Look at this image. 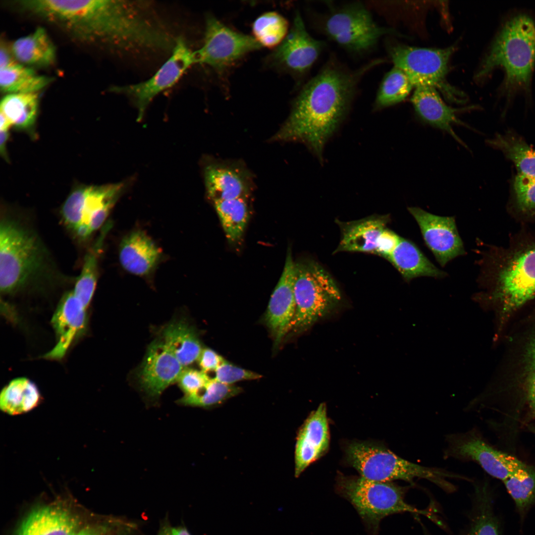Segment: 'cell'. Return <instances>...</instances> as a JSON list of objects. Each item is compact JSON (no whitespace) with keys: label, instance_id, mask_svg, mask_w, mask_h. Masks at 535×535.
<instances>
[{"label":"cell","instance_id":"50","mask_svg":"<svg viewBox=\"0 0 535 535\" xmlns=\"http://www.w3.org/2000/svg\"><path fill=\"white\" fill-rule=\"evenodd\" d=\"M172 535H190L187 530L183 527L171 528Z\"/></svg>","mask_w":535,"mask_h":535},{"label":"cell","instance_id":"41","mask_svg":"<svg viewBox=\"0 0 535 535\" xmlns=\"http://www.w3.org/2000/svg\"><path fill=\"white\" fill-rule=\"evenodd\" d=\"M211 379L207 373L193 369H184L177 382L183 392L184 397H189L199 393Z\"/></svg>","mask_w":535,"mask_h":535},{"label":"cell","instance_id":"14","mask_svg":"<svg viewBox=\"0 0 535 535\" xmlns=\"http://www.w3.org/2000/svg\"><path fill=\"white\" fill-rule=\"evenodd\" d=\"M494 295L508 315L535 296V245L513 257L496 277Z\"/></svg>","mask_w":535,"mask_h":535},{"label":"cell","instance_id":"43","mask_svg":"<svg viewBox=\"0 0 535 535\" xmlns=\"http://www.w3.org/2000/svg\"><path fill=\"white\" fill-rule=\"evenodd\" d=\"M401 238L393 231L385 228L377 238L375 254L388 260L399 244Z\"/></svg>","mask_w":535,"mask_h":535},{"label":"cell","instance_id":"47","mask_svg":"<svg viewBox=\"0 0 535 535\" xmlns=\"http://www.w3.org/2000/svg\"><path fill=\"white\" fill-rule=\"evenodd\" d=\"M526 361L529 371L535 369V335L528 344L526 352Z\"/></svg>","mask_w":535,"mask_h":535},{"label":"cell","instance_id":"2","mask_svg":"<svg viewBox=\"0 0 535 535\" xmlns=\"http://www.w3.org/2000/svg\"><path fill=\"white\" fill-rule=\"evenodd\" d=\"M535 67V19L514 12L503 20L481 63L477 77L482 79L497 68L504 77L499 92L509 104L518 95L532 96Z\"/></svg>","mask_w":535,"mask_h":535},{"label":"cell","instance_id":"39","mask_svg":"<svg viewBox=\"0 0 535 535\" xmlns=\"http://www.w3.org/2000/svg\"><path fill=\"white\" fill-rule=\"evenodd\" d=\"M241 391L239 387L223 383L214 378L199 393L192 396H182L177 400V403L186 406L210 408L221 404Z\"/></svg>","mask_w":535,"mask_h":535},{"label":"cell","instance_id":"5","mask_svg":"<svg viewBox=\"0 0 535 535\" xmlns=\"http://www.w3.org/2000/svg\"><path fill=\"white\" fill-rule=\"evenodd\" d=\"M347 460L366 479L382 482L402 480L414 484L415 479L432 482L448 492L454 485L448 479L458 474L445 469L420 465L404 459L386 447L365 442H353L346 449Z\"/></svg>","mask_w":535,"mask_h":535},{"label":"cell","instance_id":"36","mask_svg":"<svg viewBox=\"0 0 535 535\" xmlns=\"http://www.w3.org/2000/svg\"><path fill=\"white\" fill-rule=\"evenodd\" d=\"M414 86L407 74L394 66L384 76L374 102V108L381 109L405 100Z\"/></svg>","mask_w":535,"mask_h":535},{"label":"cell","instance_id":"17","mask_svg":"<svg viewBox=\"0 0 535 535\" xmlns=\"http://www.w3.org/2000/svg\"><path fill=\"white\" fill-rule=\"evenodd\" d=\"M82 527L77 512L63 502H54L32 508L13 535H75Z\"/></svg>","mask_w":535,"mask_h":535},{"label":"cell","instance_id":"29","mask_svg":"<svg viewBox=\"0 0 535 535\" xmlns=\"http://www.w3.org/2000/svg\"><path fill=\"white\" fill-rule=\"evenodd\" d=\"M41 400L36 385L27 378L18 377L10 381L1 391L0 408L9 415H18L31 411Z\"/></svg>","mask_w":535,"mask_h":535},{"label":"cell","instance_id":"45","mask_svg":"<svg viewBox=\"0 0 535 535\" xmlns=\"http://www.w3.org/2000/svg\"><path fill=\"white\" fill-rule=\"evenodd\" d=\"M527 382V398L530 411L535 417V369L529 371Z\"/></svg>","mask_w":535,"mask_h":535},{"label":"cell","instance_id":"48","mask_svg":"<svg viewBox=\"0 0 535 535\" xmlns=\"http://www.w3.org/2000/svg\"><path fill=\"white\" fill-rule=\"evenodd\" d=\"M0 154L3 156L4 159L7 160V155L6 150V144L7 143L8 138V129H2L0 130Z\"/></svg>","mask_w":535,"mask_h":535},{"label":"cell","instance_id":"33","mask_svg":"<svg viewBox=\"0 0 535 535\" xmlns=\"http://www.w3.org/2000/svg\"><path fill=\"white\" fill-rule=\"evenodd\" d=\"M215 210L228 241L238 243L241 239L249 219L245 198L213 202Z\"/></svg>","mask_w":535,"mask_h":535},{"label":"cell","instance_id":"6","mask_svg":"<svg viewBox=\"0 0 535 535\" xmlns=\"http://www.w3.org/2000/svg\"><path fill=\"white\" fill-rule=\"evenodd\" d=\"M412 486L341 476L336 487L337 492L356 509L369 533L376 535L381 520L391 514L410 512L434 519L428 511L419 510L405 501V494Z\"/></svg>","mask_w":535,"mask_h":535},{"label":"cell","instance_id":"52","mask_svg":"<svg viewBox=\"0 0 535 535\" xmlns=\"http://www.w3.org/2000/svg\"><path fill=\"white\" fill-rule=\"evenodd\" d=\"M530 428L533 432H535V427H532Z\"/></svg>","mask_w":535,"mask_h":535},{"label":"cell","instance_id":"12","mask_svg":"<svg viewBox=\"0 0 535 535\" xmlns=\"http://www.w3.org/2000/svg\"><path fill=\"white\" fill-rule=\"evenodd\" d=\"M261 47L254 38L234 31L209 15L206 20L203 44L195 53L197 63L220 70Z\"/></svg>","mask_w":535,"mask_h":535},{"label":"cell","instance_id":"18","mask_svg":"<svg viewBox=\"0 0 535 535\" xmlns=\"http://www.w3.org/2000/svg\"><path fill=\"white\" fill-rule=\"evenodd\" d=\"M295 266L290 249H288L283 271L270 297L265 315V321L276 347L290 329L295 313Z\"/></svg>","mask_w":535,"mask_h":535},{"label":"cell","instance_id":"21","mask_svg":"<svg viewBox=\"0 0 535 535\" xmlns=\"http://www.w3.org/2000/svg\"><path fill=\"white\" fill-rule=\"evenodd\" d=\"M86 309L72 290L64 295L52 319L57 341L45 358L58 360L65 356L73 341L86 329Z\"/></svg>","mask_w":535,"mask_h":535},{"label":"cell","instance_id":"31","mask_svg":"<svg viewBox=\"0 0 535 535\" xmlns=\"http://www.w3.org/2000/svg\"><path fill=\"white\" fill-rule=\"evenodd\" d=\"M487 143L501 151L515 164L518 174L535 176V150L515 132L497 134Z\"/></svg>","mask_w":535,"mask_h":535},{"label":"cell","instance_id":"9","mask_svg":"<svg viewBox=\"0 0 535 535\" xmlns=\"http://www.w3.org/2000/svg\"><path fill=\"white\" fill-rule=\"evenodd\" d=\"M326 35L345 49L355 53L374 48L383 35L396 33L378 25L362 4L345 5L331 12L323 24Z\"/></svg>","mask_w":535,"mask_h":535},{"label":"cell","instance_id":"19","mask_svg":"<svg viewBox=\"0 0 535 535\" xmlns=\"http://www.w3.org/2000/svg\"><path fill=\"white\" fill-rule=\"evenodd\" d=\"M324 43L313 38L308 32L298 12L291 29L272 54L274 61L286 69L298 74L309 70L318 59Z\"/></svg>","mask_w":535,"mask_h":535},{"label":"cell","instance_id":"10","mask_svg":"<svg viewBox=\"0 0 535 535\" xmlns=\"http://www.w3.org/2000/svg\"><path fill=\"white\" fill-rule=\"evenodd\" d=\"M445 459L474 462L489 475L502 481L529 466L493 447L476 428L448 434L445 436Z\"/></svg>","mask_w":535,"mask_h":535},{"label":"cell","instance_id":"46","mask_svg":"<svg viewBox=\"0 0 535 535\" xmlns=\"http://www.w3.org/2000/svg\"><path fill=\"white\" fill-rule=\"evenodd\" d=\"M107 528L101 525H88L82 526L75 535H107Z\"/></svg>","mask_w":535,"mask_h":535},{"label":"cell","instance_id":"11","mask_svg":"<svg viewBox=\"0 0 535 535\" xmlns=\"http://www.w3.org/2000/svg\"><path fill=\"white\" fill-rule=\"evenodd\" d=\"M195 63V52L189 48L182 37H179L169 58L151 78L138 83L115 86L112 91L131 100L137 109L138 119L140 120L154 99L174 85Z\"/></svg>","mask_w":535,"mask_h":535},{"label":"cell","instance_id":"1","mask_svg":"<svg viewBox=\"0 0 535 535\" xmlns=\"http://www.w3.org/2000/svg\"><path fill=\"white\" fill-rule=\"evenodd\" d=\"M380 62L375 60L353 72L326 64L302 88L272 139L304 143L321 161L324 147L346 114L359 80Z\"/></svg>","mask_w":535,"mask_h":535},{"label":"cell","instance_id":"49","mask_svg":"<svg viewBox=\"0 0 535 535\" xmlns=\"http://www.w3.org/2000/svg\"><path fill=\"white\" fill-rule=\"evenodd\" d=\"M8 51L4 47L0 46V68L3 67L14 61Z\"/></svg>","mask_w":535,"mask_h":535},{"label":"cell","instance_id":"35","mask_svg":"<svg viewBox=\"0 0 535 535\" xmlns=\"http://www.w3.org/2000/svg\"><path fill=\"white\" fill-rule=\"evenodd\" d=\"M107 227L102 231L101 235L86 253L81 271L76 278L72 291L85 308L90 305L97 282L98 261L103 245V240Z\"/></svg>","mask_w":535,"mask_h":535},{"label":"cell","instance_id":"8","mask_svg":"<svg viewBox=\"0 0 535 535\" xmlns=\"http://www.w3.org/2000/svg\"><path fill=\"white\" fill-rule=\"evenodd\" d=\"M125 186L117 183L76 188L61 209L64 225L78 239L86 240L103 226Z\"/></svg>","mask_w":535,"mask_h":535},{"label":"cell","instance_id":"16","mask_svg":"<svg viewBox=\"0 0 535 535\" xmlns=\"http://www.w3.org/2000/svg\"><path fill=\"white\" fill-rule=\"evenodd\" d=\"M408 210L416 220L425 243L441 266L465 254L454 217L435 215L419 207H409Z\"/></svg>","mask_w":535,"mask_h":535},{"label":"cell","instance_id":"24","mask_svg":"<svg viewBox=\"0 0 535 535\" xmlns=\"http://www.w3.org/2000/svg\"><path fill=\"white\" fill-rule=\"evenodd\" d=\"M161 252L152 239L144 231L137 230L122 240L119 248V260L122 268L138 276L149 274L158 264Z\"/></svg>","mask_w":535,"mask_h":535},{"label":"cell","instance_id":"13","mask_svg":"<svg viewBox=\"0 0 535 535\" xmlns=\"http://www.w3.org/2000/svg\"><path fill=\"white\" fill-rule=\"evenodd\" d=\"M454 47L431 49L395 44L388 48L394 66L404 71L414 87L428 85L440 86L448 72Z\"/></svg>","mask_w":535,"mask_h":535},{"label":"cell","instance_id":"20","mask_svg":"<svg viewBox=\"0 0 535 535\" xmlns=\"http://www.w3.org/2000/svg\"><path fill=\"white\" fill-rule=\"evenodd\" d=\"M329 431L324 403L311 413L300 428L295 450V476L299 477L312 463L327 452Z\"/></svg>","mask_w":535,"mask_h":535},{"label":"cell","instance_id":"7","mask_svg":"<svg viewBox=\"0 0 535 535\" xmlns=\"http://www.w3.org/2000/svg\"><path fill=\"white\" fill-rule=\"evenodd\" d=\"M296 310L290 329L302 331L323 317L341 299L340 292L328 273L317 262H295Z\"/></svg>","mask_w":535,"mask_h":535},{"label":"cell","instance_id":"38","mask_svg":"<svg viewBox=\"0 0 535 535\" xmlns=\"http://www.w3.org/2000/svg\"><path fill=\"white\" fill-rule=\"evenodd\" d=\"M288 28V23L282 16L275 12L265 13L253 23L254 38L262 47H274L284 39Z\"/></svg>","mask_w":535,"mask_h":535},{"label":"cell","instance_id":"22","mask_svg":"<svg viewBox=\"0 0 535 535\" xmlns=\"http://www.w3.org/2000/svg\"><path fill=\"white\" fill-rule=\"evenodd\" d=\"M411 100L417 114L423 121L446 131L466 147L454 131L452 126L467 125L457 117L459 110L447 106L435 87L428 85L416 86Z\"/></svg>","mask_w":535,"mask_h":535},{"label":"cell","instance_id":"27","mask_svg":"<svg viewBox=\"0 0 535 535\" xmlns=\"http://www.w3.org/2000/svg\"><path fill=\"white\" fill-rule=\"evenodd\" d=\"M388 261L409 282L421 276L443 278L446 273L435 267L414 243L401 237Z\"/></svg>","mask_w":535,"mask_h":535},{"label":"cell","instance_id":"44","mask_svg":"<svg viewBox=\"0 0 535 535\" xmlns=\"http://www.w3.org/2000/svg\"><path fill=\"white\" fill-rule=\"evenodd\" d=\"M225 359L213 350L203 348L199 357L198 364L201 371L207 373L215 371Z\"/></svg>","mask_w":535,"mask_h":535},{"label":"cell","instance_id":"4","mask_svg":"<svg viewBox=\"0 0 535 535\" xmlns=\"http://www.w3.org/2000/svg\"><path fill=\"white\" fill-rule=\"evenodd\" d=\"M19 3L84 41L108 46L113 41L118 0H28Z\"/></svg>","mask_w":535,"mask_h":535},{"label":"cell","instance_id":"42","mask_svg":"<svg viewBox=\"0 0 535 535\" xmlns=\"http://www.w3.org/2000/svg\"><path fill=\"white\" fill-rule=\"evenodd\" d=\"M214 372V378L227 384H232L242 380L257 379L262 377L259 374L235 366L225 360Z\"/></svg>","mask_w":535,"mask_h":535},{"label":"cell","instance_id":"37","mask_svg":"<svg viewBox=\"0 0 535 535\" xmlns=\"http://www.w3.org/2000/svg\"><path fill=\"white\" fill-rule=\"evenodd\" d=\"M503 482L520 515H524L535 502V468L529 466Z\"/></svg>","mask_w":535,"mask_h":535},{"label":"cell","instance_id":"26","mask_svg":"<svg viewBox=\"0 0 535 535\" xmlns=\"http://www.w3.org/2000/svg\"><path fill=\"white\" fill-rule=\"evenodd\" d=\"M159 338L184 368L198 360L203 349L194 327L183 319L164 325Z\"/></svg>","mask_w":535,"mask_h":535},{"label":"cell","instance_id":"30","mask_svg":"<svg viewBox=\"0 0 535 535\" xmlns=\"http://www.w3.org/2000/svg\"><path fill=\"white\" fill-rule=\"evenodd\" d=\"M52 80V78L39 75L15 60L0 68V90L7 94L37 92Z\"/></svg>","mask_w":535,"mask_h":535},{"label":"cell","instance_id":"34","mask_svg":"<svg viewBox=\"0 0 535 535\" xmlns=\"http://www.w3.org/2000/svg\"><path fill=\"white\" fill-rule=\"evenodd\" d=\"M470 527L466 535H500L491 495L484 485H475Z\"/></svg>","mask_w":535,"mask_h":535},{"label":"cell","instance_id":"40","mask_svg":"<svg viewBox=\"0 0 535 535\" xmlns=\"http://www.w3.org/2000/svg\"><path fill=\"white\" fill-rule=\"evenodd\" d=\"M512 192L519 210L526 213L535 212V176L518 174L514 179Z\"/></svg>","mask_w":535,"mask_h":535},{"label":"cell","instance_id":"3","mask_svg":"<svg viewBox=\"0 0 535 535\" xmlns=\"http://www.w3.org/2000/svg\"><path fill=\"white\" fill-rule=\"evenodd\" d=\"M36 231L23 218L3 213L0 220V290L13 294L55 281L57 269Z\"/></svg>","mask_w":535,"mask_h":535},{"label":"cell","instance_id":"51","mask_svg":"<svg viewBox=\"0 0 535 535\" xmlns=\"http://www.w3.org/2000/svg\"><path fill=\"white\" fill-rule=\"evenodd\" d=\"M158 535H172L171 528L167 526L163 527L159 532Z\"/></svg>","mask_w":535,"mask_h":535},{"label":"cell","instance_id":"23","mask_svg":"<svg viewBox=\"0 0 535 535\" xmlns=\"http://www.w3.org/2000/svg\"><path fill=\"white\" fill-rule=\"evenodd\" d=\"M389 219V215L386 214L373 215L348 222L337 220L341 235L334 253L355 252L375 254L377 238L386 228Z\"/></svg>","mask_w":535,"mask_h":535},{"label":"cell","instance_id":"15","mask_svg":"<svg viewBox=\"0 0 535 535\" xmlns=\"http://www.w3.org/2000/svg\"><path fill=\"white\" fill-rule=\"evenodd\" d=\"M184 368L160 339L148 346L136 374L139 388L148 401L158 402L162 392L177 382Z\"/></svg>","mask_w":535,"mask_h":535},{"label":"cell","instance_id":"28","mask_svg":"<svg viewBox=\"0 0 535 535\" xmlns=\"http://www.w3.org/2000/svg\"><path fill=\"white\" fill-rule=\"evenodd\" d=\"M11 51L15 59L28 65L48 66L55 59L54 45L45 29L41 27L15 40Z\"/></svg>","mask_w":535,"mask_h":535},{"label":"cell","instance_id":"32","mask_svg":"<svg viewBox=\"0 0 535 535\" xmlns=\"http://www.w3.org/2000/svg\"><path fill=\"white\" fill-rule=\"evenodd\" d=\"M39 97L37 92L8 94L0 101V113L11 125L26 129L35 123L37 116Z\"/></svg>","mask_w":535,"mask_h":535},{"label":"cell","instance_id":"25","mask_svg":"<svg viewBox=\"0 0 535 535\" xmlns=\"http://www.w3.org/2000/svg\"><path fill=\"white\" fill-rule=\"evenodd\" d=\"M208 197L213 201L246 198L250 190L246 173L234 166L213 163L204 169Z\"/></svg>","mask_w":535,"mask_h":535}]
</instances>
